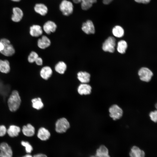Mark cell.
Listing matches in <instances>:
<instances>
[{
	"label": "cell",
	"instance_id": "obj_1",
	"mask_svg": "<svg viewBox=\"0 0 157 157\" xmlns=\"http://www.w3.org/2000/svg\"><path fill=\"white\" fill-rule=\"evenodd\" d=\"M21 102V97L19 92L16 90H13L7 100V104L9 110L11 112L17 111L19 108Z\"/></svg>",
	"mask_w": 157,
	"mask_h": 157
},
{
	"label": "cell",
	"instance_id": "obj_2",
	"mask_svg": "<svg viewBox=\"0 0 157 157\" xmlns=\"http://www.w3.org/2000/svg\"><path fill=\"white\" fill-rule=\"evenodd\" d=\"M0 40L4 47L3 50L1 53L3 55L7 57L13 55L15 53V50L13 45L10 43V41L4 38H2Z\"/></svg>",
	"mask_w": 157,
	"mask_h": 157
},
{
	"label": "cell",
	"instance_id": "obj_3",
	"mask_svg": "<svg viewBox=\"0 0 157 157\" xmlns=\"http://www.w3.org/2000/svg\"><path fill=\"white\" fill-rule=\"evenodd\" d=\"M70 127L69 123L65 118H61L56 121L55 124V130L59 133L65 132Z\"/></svg>",
	"mask_w": 157,
	"mask_h": 157
},
{
	"label": "cell",
	"instance_id": "obj_4",
	"mask_svg": "<svg viewBox=\"0 0 157 157\" xmlns=\"http://www.w3.org/2000/svg\"><path fill=\"white\" fill-rule=\"evenodd\" d=\"M59 8L63 15L68 16L72 13L73 6L72 3L70 1L63 0L60 4Z\"/></svg>",
	"mask_w": 157,
	"mask_h": 157
},
{
	"label": "cell",
	"instance_id": "obj_5",
	"mask_svg": "<svg viewBox=\"0 0 157 157\" xmlns=\"http://www.w3.org/2000/svg\"><path fill=\"white\" fill-rule=\"evenodd\" d=\"M116 44L115 39L113 37H109L103 43L102 48L105 51L113 53L115 51Z\"/></svg>",
	"mask_w": 157,
	"mask_h": 157
},
{
	"label": "cell",
	"instance_id": "obj_6",
	"mask_svg": "<svg viewBox=\"0 0 157 157\" xmlns=\"http://www.w3.org/2000/svg\"><path fill=\"white\" fill-rule=\"evenodd\" d=\"M109 111L110 117L114 120L120 119L123 113L122 109L116 104L111 106L109 109Z\"/></svg>",
	"mask_w": 157,
	"mask_h": 157
},
{
	"label": "cell",
	"instance_id": "obj_7",
	"mask_svg": "<svg viewBox=\"0 0 157 157\" xmlns=\"http://www.w3.org/2000/svg\"><path fill=\"white\" fill-rule=\"evenodd\" d=\"M138 74L140 79L146 82L150 81L153 75V73L150 69L144 67L141 68L139 70Z\"/></svg>",
	"mask_w": 157,
	"mask_h": 157
},
{
	"label": "cell",
	"instance_id": "obj_8",
	"mask_svg": "<svg viewBox=\"0 0 157 157\" xmlns=\"http://www.w3.org/2000/svg\"><path fill=\"white\" fill-rule=\"evenodd\" d=\"M13 151L7 143L3 142L0 144V157H12Z\"/></svg>",
	"mask_w": 157,
	"mask_h": 157
},
{
	"label": "cell",
	"instance_id": "obj_9",
	"mask_svg": "<svg viewBox=\"0 0 157 157\" xmlns=\"http://www.w3.org/2000/svg\"><path fill=\"white\" fill-rule=\"evenodd\" d=\"M81 29L87 34H94L95 32L94 25L92 22L90 20H88L86 22L83 23Z\"/></svg>",
	"mask_w": 157,
	"mask_h": 157
},
{
	"label": "cell",
	"instance_id": "obj_10",
	"mask_svg": "<svg viewBox=\"0 0 157 157\" xmlns=\"http://www.w3.org/2000/svg\"><path fill=\"white\" fill-rule=\"evenodd\" d=\"M21 130L23 135L27 137L33 136L35 133V127L30 123L23 126Z\"/></svg>",
	"mask_w": 157,
	"mask_h": 157
},
{
	"label": "cell",
	"instance_id": "obj_11",
	"mask_svg": "<svg viewBox=\"0 0 157 157\" xmlns=\"http://www.w3.org/2000/svg\"><path fill=\"white\" fill-rule=\"evenodd\" d=\"M21 130V128L19 126L12 124L7 129V133L10 137L14 138L17 136Z\"/></svg>",
	"mask_w": 157,
	"mask_h": 157
},
{
	"label": "cell",
	"instance_id": "obj_12",
	"mask_svg": "<svg viewBox=\"0 0 157 157\" xmlns=\"http://www.w3.org/2000/svg\"><path fill=\"white\" fill-rule=\"evenodd\" d=\"M13 14L12 15L11 19L15 22H18L22 19L23 16L22 10L19 8L15 7L13 9Z\"/></svg>",
	"mask_w": 157,
	"mask_h": 157
},
{
	"label": "cell",
	"instance_id": "obj_13",
	"mask_svg": "<svg viewBox=\"0 0 157 157\" xmlns=\"http://www.w3.org/2000/svg\"><path fill=\"white\" fill-rule=\"evenodd\" d=\"M38 138L42 141H46L49 139L50 133L49 131L44 127L40 128L38 131L37 134Z\"/></svg>",
	"mask_w": 157,
	"mask_h": 157
},
{
	"label": "cell",
	"instance_id": "obj_14",
	"mask_svg": "<svg viewBox=\"0 0 157 157\" xmlns=\"http://www.w3.org/2000/svg\"><path fill=\"white\" fill-rule=\"evenodd\" d=\"M56 28L57 25L56 24L51 21L46 22L43 26L44 31L47 34H49L51 33L54 32Z\"/></svg>",
	"mask_w": 157,
	"mask_h": 157
},
{
	"label": "cell",
	"instance_id": "obj_15",
	"mask_svg": "<svg viewBox=\"0 0 157 157\" xmlns=\"http://www.w3.org/2000/svg\"><path fill=\"white\" fill-rule=\"evenodd\" d=\"M51 43L50 40L44 35L42 36L41 38L39 39L37 41L38 47L42 49H45L48 47Z\"/></svg>",
	"mask_w": 157,
	"mask_h": 157
},
{
	"label": "cell",
	"instance_id": "obj_16",
	"mask_svg": "<svg viewBox=\"0 0 157 157\" xmlns=\"http://www.w3.org/2000/svg\"><path fill=\"white\" fill-rule=\"evenodd\" d=\"M42 33V29L40 25H33L30 28V34L33 37H38L41 36Z\"/></svg>",
	"mask_w": 157,
	"mask_h": 157
},
{
	"label": "cell",
	"instance_id": "obj_17",
	"mask_svg": "<svg viewBox=\"0 0 157 157\" xmlns=\"http://www.w3.org/2000/svg\"><path fill=\"white\" fill-rule=\"evenodd\" d=\"M52 73L53 71L51 67L48 66H45L41 69L40 72V75L42 78L47 80L51 76Z\"/></svg>",
	"mask_w": 157,
	"mask_h": 157
},
{
	"label": "cell",
	"instance_id": "obj_18",
	"mask_svg": "<svg viewBox=\"0 0 157 157\" xmlns=\"http://www.w3.org/2000/svg\"><path fill=\"white\" fill-rule=\"evenodd\" d=\"M92 88L87 83H82L80 84L78 88V92L81 95H88L91 92Z\"/></svg>",
	"mask_w": 157,
	"mask_h": 157
},
{
	"label": "cell",
	"instance_id": "obj_19",
	"mask_svg": "<svg viewBox=\"0 0 157 157\" xmlns=\"http://www.w3.org/2000/svg\"><path fill=\"white\" fill-rule=\"evenodd\" d=\"M90 74L86 72L80 71L77 74V77L78 80L82 83H87L90 79Z\"/></svg>",
	"mask_w": 157,
	"mask_h": 157
},
{
	"label": "cell",
	"instance_id": "obj_20",
	"mask_svg": "<svg viewBox=\"0 0 157 157\" xmlns=\"http://www.w3.org/2000/svg\"><path fill=\"white\" fill-rule=\"evenodd\" d=\"M10 70L9 61L7 60L0 59V72L3 73L7 74Z\"/></svg>",
	"mask_w": 157,
	"mask_h": 157
},
{
	"label": "cell",
	"instance_id": "obj_21",
	"mask_svg": "<svg viewBox=\"0 0 157 157\" xmlns=\"http://www.w3.org/2000/svg\"><path fill=\"white\" fill-rule=\"evenodd\" d=\"M95 156L97 157H110L108 148L104 145L101 146L97 150Z\"/></svg>",
	"mask_w": 157,
	"mask_h": 157
},
{
	"label": "cell",
	"instance_id": "obj_22",
	"mask_svg": "<svg viewBox=\"0 0 157 157\" xmlns=\"http://www.w3.org/2000/svg\"><path fill=\"white\" fill-rule=\"evenodd\" d=\"M35 11L42 16L45 15L48 12L47 7L42 3H37L35 4L34 7Z\"/></svg>",
	"mask_w": 157,
	"mask_h": 157
},
{
	"label": "cell",
	"instance_id": "obj_23",
	"mask_svg": "<svg viewBox=\"0 0 157 157\" xmlns=\"http://www.w3.org/2000/svg\"><path fill=\"white\" fill-rule=\"evenodd\" d=\"M32 106L35 109L39 110L42 109L44 106L41 99L40 97L33 98L31 100Z\"/></svg>",
	"mask_w": 157,
	"mask_h": 157
},
{
	"label": "cell",
	"instance_id": "obj_24",
	"mask_svg": "<svg viewBox=\"0 0 157 157\" xmlns=\"http://www.w3.org/2000/svg\"><path fill=\"white\" fill-rule=\"evenodd\" d=\"M67 68L66 64L64 62L60 61L59 62L55 65V69L57 73L63 74L64 73Z\"/></svg>",
	"mask_w": 157,
	"mask_h": 157
},
{
	"label": "cell",
	"instance_id": "obj_25",
	"mask_svg": "<svg viewBox=\"0 0 157 157\" xmlns=\"http://www.w3.org/2000/svg\"><path fill=\"white\" fill-rule=\"evenodd\" d=\"M97 2V0H81V7L84 10H87L90 8L92 4Z\"/></svg>",
	"mask_w": 157,
	"mask_h": 157
},
{
	"label": "cell",
	"instance_id": "obj_26",
	"mask_svg": "<svg viewBox=\"0 0 157 157\" xmlns=\"http://www.w3.org/2000/svg\"><path fill=\"white\" fill-rule=\"evenodd\" d=\"M112 33L115 37L120 38L124 35V31L122 27L119 26H116L113 28Z\"/></svg>",
	"mask_w": 157,
	"mask_h": 157
},
{
	"label": "cell",
	"instance_id": "obj_27",
	"mask_svg": "<svg viewBox=\"0 0 157 157\" xmlns=\"http://www.w3.org/2000/svg\"><path fill=\"white\" fill-rule=\"evenodd\" d=\"M127 47V43L124 40H121L117 43V50L120 53L123 54L125 53Z\"/></svg>",
	"mask_w": 157,
	"mask_h": 157
},
{
	"label": "cell",
	"instance_id": "obj_28",
	"mask_svg": "<svg viewBox=\"0 0 157 157\" xmlns=\"http://www.w3.org/2000/svg\"><path fill=\"white\" fill-rule=\"evenodd\" d=\"M142 150L136 146H133L129 153L130 157H139Z\"/></svg>",
	"mask_w": 157,
	"mask_h": 157
},
{
	"label": "cell",
	"instance_id": "obj_29",
	"mask_svg": "<svg viewBox=\"0 0 157 157\" xmlns=\"http://www.w3.org/2000/svg\"><path fill=\"white\" fill-rule=\"evenodd\" d=\"M39 57L38 54L34 51H32L28 57V61L30 63L35 62L36 60Z\"/></svg>",
	"mask_w": 157,
	"mask_h": 157
},
{
	"label": "cell",
	"instance_id": "obj_30",
	"mask_svg": "<svg viewBox=\"0 0 157 157\" xmlns=\"http://www.w3.org/2000/svg\"><path fill=\"white\" fill-rule=\"evenodd\" d=\"M21 145L25 147L26 152L28 154L30 153L33 150L32 145L28 141H22L21 142Z\"/></svg>",
	"mask_w": 157,
	"mask_h": 157
},
{
	"label": "cell",
	"instance_id": "obj_31",
	"mask_svg": "<svg viewBox=\"0 0 157 157\" xmlns=\"http://www.w3.org/2000/svg\"><path fill=\"white\" fill-rule=\"evenodd\" d=\"M7 128L4 125H0V137L4 136L7 133Z\"/></svg>",
	"mask_w": 157,
	"mask_h": 157
},
{
	"label": "cell",
	"instance_id": "obj_32",
	"mask_svg": "<svg viewBox=\"0 0 157 157\" xmlns=\"http://www.w3.org/2000/svg\"><path fill=\"white\" fill-rule=\"evenodd\" d=\"M149 116L151 120L154 122H156L157 119V111L156 110L151 112Z\"/></svg>",
	"mask_w": 157,
	"mask_h": 157
},
{
	"label": "cell",
	"instance_id": "obj_33",
	"mask_svg": "<svg viewBox=\"0 0 157 157\" xmlns=\"http://www.w3.org/2000/svg\"><path fill=\"white\" fill-rule=\"evenodd\" d=\"M36 64L39 66L42 65L43 64V60L42 59L38 57L36 60L35 62Z\"/></svg>",
	"mask_w": 157,
	"mask_h": 157
},
{
	"label": "cell",
	"instance_id": "obj_34",
	"mask_svg": "<svg viewBox=\"0 0 157 157\" xmlns=\"http://www.w3.org/2000/svg\"><path fill=\"white\" fill-rule=\"evenodd\" d=\"M135 1L138 3H149L151 0H134Z\"/></svg>",
	"mask_w": 157,
	"mask_h": 157
},
{
	"label": "cell",
	"instance_id": "obj_35",
	"mask_svg": "<svg viewBox=\"0 0 157 157\" xmlns=\"http://www.w3.org/2000/svg\"><path fill=\"white\" fill-rule=\"evenodd\" d=\"M33 157H48L45 154H38L34 155Z\"/></svg>",
	"mask_w": 157,
	"mask_h": 157
},
{
	"label": "cell",
	"instance_id": "obj_36",
	"mask_svg": "<svg viewBox=\"0 0 157 157\" xmlns=\"http://www.w3.org/2000/svg\"><path fill=\"white\" fill-rule=\"evenodd\" d=\"M113 0H103V3L105 4H108L111 3Z\"/></svg>",
	"mask_w": 157,
	"mask_h": 157
},
{
	"label": "cell",
	"instance_id": "obj_37",
	"mask_svg": "<svg viewBox=\"0 0 157 157\" xmlns=\"http://www.w3.org/2000/svg\"><path fill=\"white\" fill-rule=\"evenodd\" d=\"M4 47L3 44L0 40V53L3 50Z\"/></svg>",
	"mask_w": 157,
	"mask_h": 157
},
{
	"label": "cell",
	"instance_id": "obj_38",
	"mask_svg": "<svg viewBox=\"0 0 157 157\" xmlns=\"http://www.w3.org/2000/svg\"><path fill=\"white\" fill-rule=\"evenodd\" d=\"M145 155V154L144 151L143 150H142L139 157H144Z\"/></svg>",
	"mask_w": 157,
	"mask_h": 157
},
{
	"label": "cell",
	"instance_id": "obj_39",
	"mask_svg": "<svg viewBox=\"0 0 157 157\" xmlns=\"http://www.w3.org/2000/svg\"><path fill=\"white\" fill-rule=\"evenodd\" d=\"M74 3H80L81 0H72Z\"/></svg>",
	"mask_w": 157,
	"mask_h": 157
},
{
	"label": "cell",
	"instance_id": "obj_40",
	"mask_svg": "<svg viewBox=\"0 0 157 157\" xmlns=\"http://www.w3.org/2000/svg\"><path fill=\"white\" fill-rule=\"evenodd\" d=\"M24 157H33V156L29 154H27L25 155V156H23Z\"/></svg>",
	"mask_w": 157,
	"mask_h": 157
},
{
	"label": "cell",
	"instance_id": "obj_41",
	"mask_svg": "<svg viewBox=\"0 0 157 157\" xmlns=\"http://www.w3.org/2000/svg\"><path fill=\"white\" fill-rule=\"evenodd\" d=\"M11 1H14V2H19V1L21 0H11Z\"/></svg>",
	"mask_w": 157,
	"mask_h": 157
},
{
	"label": "cell",
	"instance_id": "obj_42",
	"mask_svg": "<svg viewBox=\"0 0 157 157\" xmlns=\"http://www.w3.org/2000/svg\"><path fill=\"white\" fill-rule=\"evenodd\" d=\"M90 157H97L95 156H94L93 155L91 156Z\"/></svg>",
	"mask_w": 157,
	"mask_h": 157
},
{
	"label": "cell",
	"instance_id": "obj_43",
	"mask_svg": "<svg viewBox=\"0 0 157 157\" xmlns=\"http://www.w3.org/2000/svg\"><path fill=\"white\" fill-rule=\"evenodd\" d=\"M23 157H24L23 156Z\"/></svg>",
	"mask_w": 157,
	"mask_h": 157
}]
</instances>
